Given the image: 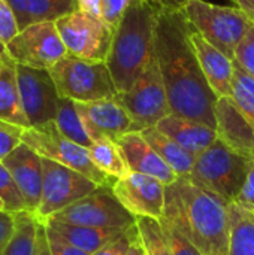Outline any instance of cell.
<instances>
[{"instance_id": "6da1fadb", "label": "cell", "mask_w": 254, "mask_h": 255, "mask_svg": "<svg viewBox=\"0 0 254 255\" xmlns=\"http://www.w3.org/2000/svg\"><path fill=\"white\" fill-rule=\"evenodd\" d=\"M192 25L181 9L159 6L154 57L172 115L216 128L217 94L210 87L190 39Z\"/></svg>"}, {"instance_id": "7a4b0ae2", "label": "cell", "mask_w": 254, "mask_h": 255, "mask_svg": "<svg viewBox=\"0 0 254 255\" xmlns=\"http://www.w3.org/2000/svg\"><path fill=\"white\" fill-rule=\"evenodd\" d=\"M178 229L202 255L229 253V203L189 178L166 187L163 217Z\"/></svg>"}, {"instance_id": "3957f363", "label": "cell", "mask_w": 254, "mask_h": 255, "mask_svg": "<svg viewBox=\"0 0 254 255\" xmlns=\"http://www.w3.org/2000/svg\"><path fill=\"white\" fill-rule=\"evenodd\" d=\"M159 6L151 0H133L114 31L106 60L118 93L129 91L154 58Z\"/></svg>"}, {"instance_id": "277c9868", "label": "cell", "mask_w": 254, "mask_h": 255, "mask_svg": "<svg viewBox=\"0 0 254 255\" xmlns=\"http://www.w3.org/2000/svg\"><path fill=\"white\" fill-rule=\"evenodd\" d=\"M254 160L232 149L219 137L196 155L190 181L234 203L253 167Z\"/></svg>"}, {"instance_id": "5b68a950", "label": "cell", "mask_w": 254, "mask_h": 255, "mask_svg": "<svg viewBox=\"0 0 254 255\" xmlns=\"http://www.w3.org/2000/svg\"><path fill=\"white\" fill-rule=\"evenodd\" d=\"M181 10L193 30L231 60L235 58L237 46L253 24L241 9L213 4L205 0H189Z\"/></svg>"}, {"instance_id": "8992f818", "label": "cell", "mask_w": 254, "mask_h": 255, "mask_svg": "<svg viewBox=\"0 0 254 255\" xmlns=\"http://www.w3.org/2000/svg\"><path fill=\"white\" fill-rule=\"evenodd\" d=\"M58 96L76 103L115 99L118 91L106 63H94L72 55L49 69Z\"/></svg>"}, {"instance_id": "52a82bcc", "label": "cell", "mask_w": 254, "mask_h": 255, "mask_svg": "<svg viewBox=\"0 0 254 255\" xmlns=\"http://www.w3.org/2000/svg\"><path fill=\"white\" fill-rule=\"evenodd\" d=\"M21 140L42 158L70 167L94 181L99 187L114 185L117 181L100 172L91 161L88 149L63 136L54 121L24 128Z\"/></svg>"}, {"instance_id": "ba28073f", "label": "cell", "mask_w": 254, "mask_h": 255, "mask_svg": "<svg viewBox=\"0 0 254 255\" xmlns=\"http://www.w3.org/2000/svg\"><path fill=\"white\" fill-rule=\"evenodd\" d=\"M67 54L81 60L106 63L114 30L97 16L73 10L55 21Z\"/></svg>"}, {"instance_id": "9c48e42d", "label": "cell", "mask_w": 254, "mask_h": 255, "mask_svg": "<svg viewBox=\"0 0 254 255\" xmlns=\"http://www.w3.org/2000/svg\"><path fill=\"white\" fill-rule=\"evenodd\" d=\"M42 197L37 211L33 214L40 224L99 188V185L85 175L52 160L42 158Z\"/></svg>"}, {"instance_id": "30bf717a", "label": "cell", "mask_w": 254, "mask_h": 255, "mask_svg": "<svg viewBox=\"0 0 254 255\" xmlns=\"http://www.w3.org/2000/svg\"><path fill=\"white\" fill-rule=\"evenodd\" d=\"M117 100L126 108L139 131L156 127L172 114L156 57L129 91L117 94Z\"/></svg>"}, {"instance_id": "8fae6325", "label": "cell", "mask_w": 254, "mask_h": 255, "mask_svg": "<svg viewBox=\"0 0 254 255\" xmlns=\"http://www.w3.org/2000/svg\"><path fill=\"white\" fill-rule=\"evenodd\" d=\"M49 220L96 229H126L136 221L117 200L112 185L99 187L96 191L52 215Z\"/></svg>"}, {"instance_id": "7c38bea8", "label": "cell", "mask_w": 254, "mask_h": 255, "mask_svg": "<svg viewBox=\"0 0 254 255\" xmlns=\"http://www.w3.org/2000/svg\"><path fill=\"white\" fill-rule=\"evenodd\" d=\"M7 54L16 64L49 70L67 57V49L60 37L55 21L39 22L19 30L6 45Z\"/></svg>"}, {"instance_id": "4fadbf2b", "label": "cell", "mask_w": 254, "mask_h": 255, "mask_svg": "<svg viewBox=\"0 0 254 255\" xmlns=\"http://www.w3.org/2000/svg\"><path fill=\"white\" fill-rule=\"evenodd\" d=\"M16 79L28 126H42L55 120L58 91L49 70L16 64Z\"/></svg>"}, {"instance_id": "5bb4252c", "label": "cell", "mask_w": 254, "mask_h": 255, "mask_svg": "<svg viewBox=\"0 0 254 255\" xmlns=\"http://www.w3.org/2000/svg\"><path fill=\"white\" fill-rule=\"evenodd\" d=\"M114 196L135 218L160 220L165 212L166 185L156 178L130 172L112 185Z\"/></svg>"}, {"instance_id": "9a60e30c", "label": "cell", "mask_w": 254, "mask_h": 255, "mask_svg": "<svg viewBox=\"0 0 254 255\" xmlns=\"http://www.w3.org/2000/svg\"><path fill=\"white\" fill-rule=\"evenodd\" d=\"M76 109L93 142L102 137L118 140L127 133L139 131L135 121L117 97L90 103H76Z\"/></svg>"}, {"instance_id": "2e32d148", "label": "cell", "mask_w": 254, "mask_h": 255, "mask_svg": "<svg viewBox=\"0 0 254 255\" xmlns=\"http://www.w3.org/2000/svg\"><path fill=\"white\" fill-rule=\"evenodd\" d=\"M1 163L9 170L15 184L18 185L25 200L27 211L34 214L39 208L40 197H42V185H43L42 157L25 143H21Z\"/></svg>"}, {"instance_id": "e0dca14e", "label": "cell", "mask_w": 254, "mask_h": 255, "mask_svg": "<svg viewBox=\"0 0 254 255\" xmlns=\"http://www.w3.org/2000/svg\"><path fill=\"white\" fill-rule=\"evenodd\" d=\"M217 137L232 149L253 158L254 127L231 97H219L216 103Z\"/></svg>"}, {"instance_id": "ac0fdd59", "label": "cell", "mask_w": 254, "mask_h": 255, "mask_svg": "<svg viewBox=\"0 0 254 255\" xmlns=\"http://www.w3.org/2000/svg\"><path fill=\"white\" fill-rule=\"evenodd\" d=\"M117 142L121 146L132 172L156 178L166 187L178 181L180 176L177 175V172L153 149V146L147 142L141 131L127 133L121 136Z\"/></svg>"}, {"instance_id": "d6986e66", "label": "cell", "mask_w": 254, "mask_h": 255, "mask_svg": "<svg viewBox=\"0 0 254 255\" xmlns=\"http://www.w3.org/2000/svg\"><path fill=\"white\" fill-rule=\"evenodd\" d=\"M201 69L217 97H231V85L234 78V60L213 46L201 33L192 27L190 34Z\"/></svg>"}, {"instance_id": "ffe728a7", "label": "cell", "mask_w": 254, "mask_h": 255, "mask_svg": "<svg viewBox=\"0 0 254 255\" xmlns=\"http://www.w3.org/2000/svg\"><path fill=\"white\" fill-rule=\"evenodd\" d=\"M156 128L193 155L205 151L217 139L216 128L172 114L163 118Z\"/></svg>"}, {"instance_id": "44dd1931", "label": "cell", "mask_w": 254, "mask_h": 255, "mask_svg": "<svg viewBox=\"0 0 254 255\" xmlns=\"http://www.w3.org/2000/svg\"><path fill=\"white\" fill-rule=\"evenodd\" d=\"M19 30L28 25L57 21L76 10L75 0H7Z\"/></svg>"}, {"instance_id": "7402d4cb", "label": "cell", "mask_w": 254, "mask_h": 255, "mask_svg": "<svg viewBox=\"0 0 254 255\" xmlns=\"http://www.w3.org/2000/svg\"><path fill=\"white\" fill-rule=\"evenodd\" d=\"M43 226L54 230L69 244L81 248L88 254H94L97 250L105 247L106 244L120 238L129 227L126 229H96V227H85L76 224L60 223L54 220H46L42 223ZM132 227V226H130Z\"/></svg>"}, {"instance_id": "603a6c76", "label": "cell", "mask_w": 254, "mask_h": 255, "mask_svg": "<svg viewBox=\"0 0 254 255\" xmlns=\"http://www.w3.org/2000/svg\"><path fill=\"white\" fill-rule=\"evenodd\" d=\"M0 120L22 128L30 127L21 103L16 63L12 60L0 63Z\"/></svg>"}, {"instance_id": "cb8c5ba5", "label": "cell", "mask_w": 254, "mask_h": 255, "mask_svg": "<svg viewBox=\"0 0 254 255\" xmlns=\"http://www.w3.org/2000/svg\"><path fill=\"white\" fill-rule=\"evenodd\" d=\"M141 133L153 146V149L177 172L180 178H189L192 175L196 155L181 148L177 142L159 131L156 127H148Z\"/></svg>"}, {"instance_id": "d4e9b609", "label": "cell", "mask_w": 254, "mask_h": 255, "mask_svg": "<svg viewBox=\"0 0 254 255\" xmlns=\"http://www.w3.org/2000/svg\"><path fill=\"white\" fill-rule=\"evenodd\" d=\"M229 255H254V211L229 203Z\"/></svg>"}, {"instance_id": "484cf974", "label": "cell", "mask_w": 254, "mask_h": 255, "mask_svg": "<svg viewBox=\"0 0 254 255\" xmlns=\"http://www.w3.org/2000/svg\"><path fill=\"white\" fill-rule=\"evenodd\" d=\"M88 154L94 166L114 179H121L132 172L117 140L108 137L97 139L88 148Z\"/></svg>"}, {"instance_id": "4316f807", "label": "cell", "mask_w": 254, "mask_h": 255, "mask_svg": "<svg viewBox=\"0 0 254 255\" xmlns=\"http://www.w3.org/2000/svg\"><path fill=\"white\" fill-rule=\"evenodd\" d=\"M54 123H55L57 128L60 130V133L63 136H66L67 139H70L72 142H75L87 149L91 146L93 140L84 126V121H82V118L76 109V103L73 100L60 97Z\"/></svg>"}, {"instance_id": "83f0119b", "label": "cell", "mask_w": 254, "mask_h": 255, "mask_svg": "<svg viewBox=\"0 0 254 255\" xmlns=\"http://www.w3.org/2000/svg\"><path fill=\"white\" fill-rule=\"evenodd\" d=\"M39 226L40 223L31 212H18L13 238L3 255H36Z\"/></svg>"}, {"instance_id": "f1b7e54d", "label": "cell", "mask_w": 254, "mask_h": 255, "mask_svg": "<svg viewBox=\"0 0 254 255\" xmlns=\"http://www.w3.org/2000/svg\"><path fill=\"white\" fill-rule=\"evenodd\" d=\"M231 99L254 126V76L244 70L234 60V78L231 85Z\"/></svg>"}, {"instance_id": "f546056e", "label": "cell", "mask_w": 254, "mask_h": 255, "mask_svg": "<svg viewBox=\"0 0 254 255\" xmlns=\"http://www.w3.org/2000/svg\"><path fill=\"white\" fill-rule=\"evenodd\" d=\"M136 229L147 255H172L159 220L139 217L136 218Z\"/></svg>"}, {"instance_id": "4dcf8cb0", "label": "cell", "mask_w": 254, "mask_h": 255, "mask_svg": "<svg viewBox=\"0 0 254 255\" xmlns=\"http://www.w3.org/2000/svg\"><path fill=\"white\" fill-rule=\"evenodd\" d=\"M0 199L4 203V209L7 212H22L27 211V205L25 200L18 188V185L15 184L12 175L9 173V170L4 167V164L0 161Z\"/></svg>"}, {"instance_id": "1f68e13d", "label": "cell", "mask_w": 254, "mask_h": 255, "mask_svg": "<svg viewBox=\"0 0 254 255\" xmlns=\"http://www.w3.org/2000/svg\"><path fill=\"white\" fill-rule=\"evenodd\" d=\"M159 221L162 224L165 238L168 241L172 255H202V253L169 221H166L165 218H160Z\"/></svg>"}, {"instance_id": "d6a6232c", "label": "cell", "mask_w": 254, "mask_h": 255, "mask_svg": "<svg viewBox=\"0 0 254 255\" xmlns=\"http://www.w3.org/2000/svg\"><path fill=\"white\" fill-rule=\"evenodd\" d=\"M22 127L0 120V161H3L15 148L22 143Z\"/></svg>"}, {"instance_id": "836d02e7", "label": "cell", "mask_w": 254, "mask_h": 255, "mask_svg": "<svg viewBox=\"0 0 254 255\" xmlns=\"http://www.w3.org/2000/svg\"><path fill=\"white\" fill-rule=\"evenodd\" d=\"M244 70L254 76V22L247 30L246 36L240 42L234 58Z\"/></svg>"}, {"instance_id": "e575fe53", "label": "cell", "mask_w": 254, "mask_h": 255, "mask_svg": "<svg viewBox=\"0 0 254 255\" xmlns=\"http://www.w3.org/2000/svg\"><path fill=\"white\" fill-rule=\"evenodd\" d=\"M133 0H102V19L115 31Z\"/></svg>"}, {"instance_id": "d590c367", "label": "cell", "mask_w": 254, "mask_h": 255, "mask_svg": "<svg viewBox=\"0 0 254 255\" xmlns=\"http://www.w3.org/2000/svg\"><path fill=\"white\" fill-rule=\"evenodd\" d=\"M19 28L7 0H0V39L7 45L16 34Z\"/></svg>"}, {"instance_id": "8d00e7d4", "label": "cell", "mask_w": 254, "mask_h": 255, "mask_svg": "<svg viewBox=\"0 0 254 255\" xmlns=\"http://www.w3.org/2000/svg\"><path fill=\"white\" fill-rule=\"evenodd\" d=\"M136 235H138V229H136V221H135V224L132 227H129L120 238L106 244L105 247H102L100 250H97L91 255H126Z\"/></svg>"}, {"instance_id": "74e56055", "label": "cell", "mask_w": 254, "mask_h": 255, "mask_svg": "<svg viewBox=\"0 0 254 255\" xmlns=\"http://www.w3.org/2000/svg\"><path fill=\"white\" fill-rule=\"evenodd\" d=\"M43 227L46 232V239H48V247H49L51 255H91L82 251L81 248L69 244L66 239H63L60 235H57L49 227H46V226H43Z\"/></svg>"}, {"instance_id": "f35d334b", "label": "cell", "mask_w": 254, "mask_h": 255, "mask_svg": "<svg viewBox=\"0 0 254 255\" xmlns=\"http://www.w3.org/2000/svg\"><path fill=\"white\" fill-rule=\"evenodd\" d=\"M16 227V214L0 211V255H3L13 238Z\"/></svg>"}, {"instance_id": "ab89813d", "label": "cell", "mask_w": 254, "mask_h": 255, "mask_svg": "<svg viewBox=\"0 0 254 255\" xmlns=\"http://www.w3.org/2000/svg\"><path fill=\"white\" fill-rule=\"evenodd\" d=\"M235 203H238V205H241V206H244V208H247L250 211H254V164L252 170H250V173H249V176H247V179H246V182H244V185H243V188H241V191H240V194H238V199H237Z\"/></svg>"}, {"instance_id": "60d3db41", "label": "cell", "mask_w": 254, "mask_h": 255, "mask_svg": "<svg viewBox=\"0 0 254 255\" xmlns=\"http://www.w3.org/2000/svg\"><path fill=\"white\" fill-rule=\"evenodd\" d=\"M76 10L102 18V0H75Z\"/></svg>"}, {"instance_id": "b9f144b4", "label": "cell", "mask_w": 254, "mask_h": 255, "mask_svg": "<svg viewBox=\"0 0 254 255\" xmlns=\"http://www.w3.org/2000/svg\"><path fill=\"white\" fill-rule=\"evenodd\" d=\"M36 255H51V253H49V247H48V239H46V232H45L43 224L39 226V232H37Z\"/></svg>"}, {"instance_id": "7bdbcfd3", "label": "cell", "mask_w": 254, "mask_h": 255, "mask_svg": "<svg viewBox=\"0 0 254 255\" xmlns=\"http://www.w3.org/2000/svg\"><path fill=\"white\" fill-rule=\"evenodd\" d=\"M232 1L254 22V0H232Z\"/></svg>"}, {"instance_id": "ee69618b", "label": "cell", "mask_w": 254, "mask_h": 255, "mask_svg": "<svg viewBox=\"0 0 254 255\" xmlns=\"http://www.w3.org/2000/svg\"><path fill=\"white\" fill-rule=\"evenodd\" d=\"M151 1H154L157 6L166 7V9H183V6L189 0H151Z\"/></svg>"}, {"instance_id": "f6af8a7d", "label": "cell", "mask_w": 254, "mask_h": 255, "mask_svg": "<svg viewBox=\"0 0 254 255\" xmlns=\"http://www.w3.org/2000/svg\"><path fill=\"white\" fill-rule=\"evenodd\" d=\"M126 255H147L145 254V250H144V245L139 239V233L133 238L132 244H130V248L127 251Z\"/></svg>"}, {"instance_id": "bcb514c9", "label": "cell", "mask_w": 254, "mask_h": 255, "mask_svg": "<svg viewBox=\"0 0 254 255\" xmlns=\"http://www.w3.org/2000/svg\"><path fill=\"white\" fill-rule=\"evenodd\" d=\"M10 60L9 54H7V49H6V45L3 43V40L0 39V61H7Z\"/></svg>"}, {"instance_id": "7dc6e473", "label": "cell", "mask_w": 254, "mask_h": 255, "mask_svg": "<svg viewBox=\"0 0 254 255\" xmlns=\"http://www.w3.org/2000/svg\"><path fill=\"white\" fill-rule=\"evenodd\" d=\"M0 211H6V209H4V203H3L1 199H0Z\"/></svg>"}, {"instance_id": "c3c4849f", "label": "cell", "mask_w": 254, "mask_h": 255, "mask_svg": "<svg viewBox=\"0 0 254 255\" xmlns=\"http://www.w3.org/2000/svg\"><path fill=\"white\" fill-rule=\"evenodd\" d=\"M223 255H229V253H228V254H223Z\"/></svg>"}, {"instance_id": "681fc988", "label": "cell", "mask_w": 254, "mask_h": 255, "mask_svg": "<svg viewBox=\"0 0 254 255\" xmlns=\"http://www.w3.org/2000/svg\"><path fill=\"white\" fill-rule=\"evenodd\" d=\"M253 160H254V155H253Z\"/></svg>"}, {"instance_id": "f907efd6", "label": "cell", "mask_w": 254, "mask_h": 255, "mask_svg": "<svg viewBox=\"0 0 254 255\" xmlns=\"http://www.w3.org/2000/svg\"><path fill=\"white\" fill-rule=\"evenodd\" d=\"M0 63H1V61H0Z\"/></svg>"}, {"instance_id": "816d5d0a", "label": "cell", "mask_w": 254, "mask_h": 255, "mask_svg": "<svg viewBox=\"0 0 254 255\" xmlns=\"http://www.w3.org/2000/svg\"><path fill=\"white\" fill-rule=\"evenodd\" d=\"M253 127H254V126H253Z\"/></svg>"}]
</instances>
